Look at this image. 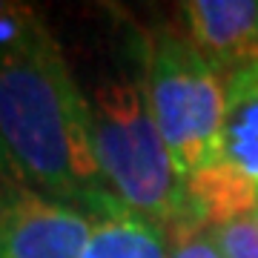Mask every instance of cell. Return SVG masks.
I'll list each match as a JSON object with an SVG mask.
<instances>
[{
	"mask_svg": "<svg viewBox=\"0 0 258 258\" xmlns=\"http://www.w3.org/2000/svg\"><path fill=\"white\" fill-rule=\"evenodd\" d=\"M252 218H255V224H258V210H255V212H252Z\"/></svg>",
	"mask_w": 258,
	"mask_h": 258,
	"instance_id": "obj_10",
	"label": "cell"
},
{
	"mask_svg": "<svg viewBox=\"0 0 258 258\" xmlns=\"http://www.w3.org/2000/svg\"><path fill=\"white\" fill-rule=\"evenodd\" d=\"M172 247L164 230L138 212L120 207L92 221L89 241L78 258H169Z\"/></svg>",
	"mask_w": 258,
	"mask_h": 258,
	"instance_id": "obj_7",
	"label": "cell"
},
{
	"mask_svg": "<svg viewBox=\"0 0 258 258\" xmlns=\"http://www.w3.org/2000/svg\"><path fill=\"white\" fill-rule=\"evenodd\" d=\"M144 66L152 118L181 181L218 164L224 81L175 23L144 32Z\"/></svg>",
	"mask_w": 258,
	"mask_h": 258,
	"instance_id": "obj_3",
	"label": "cell"
},
{
	"mask_svg": "<svg viewBox=\"0 0 258 258\" xmlns=\"http://www.w3.org/2000/svg\"><path fill=\"white\" fill-rule=\"evenodd\" d=\"M92 218L0 166V258H78Z\"/></svg>",
	"mask_w": 258,
	"mask_h": 258,
	"instance_id": "obj_4",
	"label": "cell"
},
{
	"mask_svg": "<svg viewBox=\"0 0 258 258\" xmlns=\"http://www.w3.org/2000/svg\"><path fill=\"white\" fill-rule=\"evenodd\" d=\"M207 232L224 258H258V224L252 215L232 218Z\"/></svg>",
	"mask_w": 258,
	"mask_h": 258,
	"instance_id": "obj_8",
	"label": "cell"
},
{
	"mask_svg": "<svg viewBox=\"0 0 258 258\" xmlns=\"http://www.w3.org/2000/svg\"><path fill=\"white\" fill-rule=\"evenodd\" d=\"M92 120V141L103 178L126 210L161 227L169 247L198 235L186 186L172 166L147 95L144 32L118 49V60L81 83Z\"/></svg>",
	"mask_w": 258,
	"mask_h": 258,
	"instance_id": "obj_2",
	"label": "cell"
},
{
	"mask_svg": "<svg viewBox=\"0 0 258 258\" xmlns=\"http://www.w3.org/2000/svg\"><path fill=\"white\" fill-rule=\"evenodd\" d=\"M0 166L89 218L118 212L81 81L37 9L0 3Z\"/></svg>",
	"mask_w": 258,
	"mask_h": 258,
	"instance_id": "obj_1",
	"label": "cell"
},
{
	"mask_svg": "<svg viewBox=\"0 0 258 258\" xmlns=\"http://www.w3.org/2000/svg\"><path fill=\"white\" fill-rule=\"evenodd\" d=\"M218 161L258 192V63L224 81Z\"/></svg>",
	"mask_w": 258,
	"mask_h": 258,
	"instance_id": "obj_6",
	"label": "cell"
},
{
	"mask_svg": "<svg viewBox=\"0 0 258 258\" xmlns=\"http://www.w3.org/2000/svg\"><path fill=\"white\" fill-rule=\"evenodd\" d=\"M175 26L221 81L258 63V0H186Z\"/></svg>",
	"mask_w": 258,
	"mask_h": 258,
	"instance_id": "obj_5",
	"label": "cell"
},
{
	"mask_svg": "<svg viewBox=\"0 0 258 258\" xmlns=\"http://www.w3.org/2000/svg\"><path fill=\"white\" fill-rule=\"evenodd\" d=\"M169 258H224L221 249L215 247V241L210 238V232H198L189 238L172 244Z\"/></svg>",
	"mask_w": 258,
	"mask_h": 258,
	"instance_id": "obj_9",
	"label": "cell"
}]
</instances>
